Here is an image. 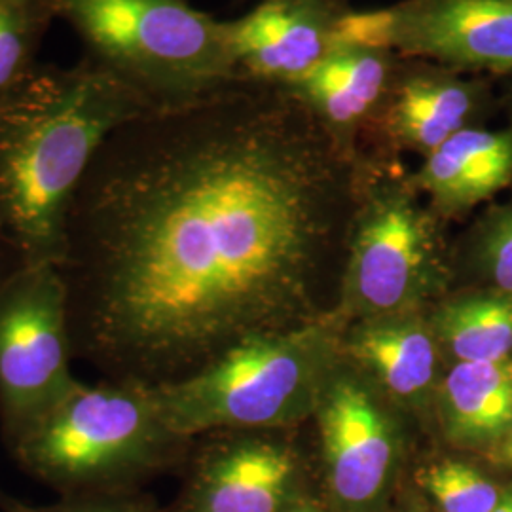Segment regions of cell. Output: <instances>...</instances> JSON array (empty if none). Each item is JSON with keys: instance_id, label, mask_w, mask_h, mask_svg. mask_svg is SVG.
Masks as SVG:
<instances>
[{"instance_id": "obj_1", "label": "cell", "mask_w": 512, "mask_h": 512, "mask_svg": "<svg viewBox=\"0 0 512 512\" xmlns=\"http://www.w3.org/2000/svg\"><path fill=\"white\" fill-rule=\"evenodd\" d=\"M359 167L289 86L249 76L116 129L74 192L57 266L74 359L154 387L323 319Z\"/></svg>"}, {"instance_id": "obj_2", "label": "cell", "mask_w": 512, "mask_h": 512, "mask_svg": "<svg viewBox=\"0 0 512 512\" xmlns=\"http://www.w3.org/2000/svg\"><path fill=\"white\" fill-rule=\"evenodd\" d=\"M150 109L93 57L29 71L0 95V239L19 264L59 266L67 213L95 154Z\"/></svg>"}, {"instance_id": "obj_3", "label": "cell", "mask_w": 512, "mask_h": 512, "mask_svg": "<svg viewBox=\"0 0 512 512\" xmlns=\"http://www.w3.org/2000/svg\"><path fill=\"white\" fill-rule=\"evenodd\" d=\"M338 323L245 338L177 382L154 385L167 429L186 440L222 431H264L315 414L340 370Z\"/></svg>"}, {"instance_id": "obj_4", "label": "cell", "mask_w": 512, "mask_h": 512, "mask_svg": "<svg viewBox=\"0 0 512 512\" xmlns=\"http://www.w3.org/2000/svg\"><path fill=\"white\" fill-rule=\"evenodd\" d=\"M190 440L165 425L150 385L76 384L8 446L19 465L67 494L118 492Z\"/></svg>"}, {"instance_id": "obj_5", "label": "cell", "mask_w": 512, "mask_h": 512, "mask_svg": "<svg viewBox=\"0 0 512 512\" xmlns=\"http://www.w3.org/2000/svg\"><path fill=\"white\" fill-rule=\"evenodd\" d=\"M92 57L145 95L175 107L239 80L226 23L186 0H54Z\"/></svg>"}, {"instance_id": "obj_6", "label": "cell", "mask_w": 512, "mask_h": 512, "mask_svg": "<svg viewBox=\"0 0 512 512\" xmlns=\"http://www.w3.org/2000/svg\"><path fill=\"white\" fill-rule=\"evenodd\" d=\"M336 323L421 311L448 281L440 217L412 177L359 167Z\"/></svg>"}, {"instance_id": "obj_7", "label": "cell", "mask_w": 512, "mask_h": 512, "mask_svg": "<svg viewBox=\"0 0 512 512\" xmlns=\"http://www.w3.org/2000/svg\"><path fill=\"white\" fill-rule=\"evenodd\" d=\"M67 287L54 264H19L0 281V429L10 442L78 378Z\"/></svg>"}, {"instance_id": "obj_8", "label": "cell", "mask_w": 512, "mask_h": 512, "mask_svg": "<svg viewBox=\"0 0 512 512\" xmlns=\"http://www.w3.org/2000/svg\"><path fill=\"white\" fill-rule=\"evenodd\" d=\"M330 492L349 512L370 509L385 494L399 461L401 437L382 395L359 372L338 370L315 410Z\"/></svg>"}, {"instance_id": "obj_9", "label": "cell", "mask_w": 512, "mask_h": 512, "mask_svg": "<svg viewBox=\"0 0 512 512\" xmlns=\"http://www.w3.org/2000/svg\"><path fill=\"white\" fill-rule=\"evenodd\" d=\"M393 48L454 71L512 74V0H406Z\"/></svg>"}, {"instance_id": "obj_10", "label": "cell", "mask_w": 512, "mask_h": 512, "mask_svg": "<svg viewBox=\"0 0 512 512\" xmlns=\"http://www.w3.org/2000/svg\"><path fill=\"white\" fill-rule=\"evenodd\" d=\"M253 433H211L217 439L198 461L186 512H283L291 507L298 480L291 448Z\"/></svg>"}, {"instance_id": "obj_11", "label": "cell", "mask_w": 512, "mask_h": 512, "mask_svg": "<svg viewBox=\"0 0 512 512\" xmlns=\"http://www.w3.org/2000/svg\"><path fill=\"white\" fill-rule=\"evenodd\" d=\"M338 12L329 0H266L226 23L228 42L243 76L293 86L329 52Z\"/></svg>"}, {"instance_id": "obj_12", "label": "cell", "mask_w": 512, "mask_h": 512, "mask_svg": "<svg viewBox=\"0 0 512 512\" xmlns=\"http://www.w3.org/2000/svg\"><path fill=\"white\" fill-rule=\"evenodd\" d=\"M342 351L385 399L425 408L439 387V342L423 311L359 321Z\"/></svg>"}, {"instance_id": "obj_13", "label": "cell", "mask_w": 512, "mask_h": 512, "mask_svg": "<svg viewBox=\"0 0 512 512\" xmlns=\"http://www.w3.org/2000/svg\"><path fill=\"white\" fill-rule=\"evenodd\" d=\"M412 183L442 217H458L512 183V126L458 131L425 162Z\"/></svg>"}, {"instance_id": "obj_14", "label": "cell", "mask_w": 512, "mask_h": 512, "mask_svg": "<svg viewBox=\"0 0 512 512\" xmlns=\"http://www.w3.org/2000/svg\"><path fill=\"white\" fill-rule=\"evenodd\" d=\"M488 90L484 82L454 73L406 74L387 99L385 135L397 147L429 156L461 129L475 126L490 105Z\"/></svg>"}, {"instance_id": "obj_15", "label": "cell", "mask_w": 512, "mask_h": 512, "mask_svg": "<svg viewBox=\"0 0 512 512\" xmlns=\"http://www.w3.org/2000/svg\"><path fill=\"white\" fill-rule=\"evenodd\" d=\"M389 80L387 52L334 48L289 88L336 137L351 145L353 131L378 107Z\"/></svg>"}, {"instance_id": "obj_16", "label": "cell", "mask_w": 512, "mask_h": 512, "mask_svg": "<svg viewBox=\"0 0 512 512\" xmlns=\"http://www.w3.org/2000/svg\"><path fill=\"white\" fill-rule=\"evenodd\" d=\"M433 403L446 440L458 448L494 450L512 425L511 365L454 363Z\"/></svg>"}, {"instance_id": "obj_17", "label": "cell", "mask_w": 512, "mask_h": 512, "mask_svg": "<svg viewBox=\"0 0 512 512\" xmlns=\"http://www.w3.org/2000/svg\"><path fill=\"white\" fill-rule=\"evenodd\" d=\"M429 321L440 351L454 363H511L512 294L490 289L454 296Z\"/></svg>"}, {"instance_id": "obj_18", "label": "cell", "mask_w": 512, "mask_h": 512, "mask_svg": "<svg viewBox=\"0 0 512 512\" xmlns=\"http://www.w3.org/2000/svg\"><path fill=\"white\" fill-rule=\"evenodd\" d=\"M421 488L442 512H494L501 494L471 463L440 459L420 473Z\"/></svg>"}, {"instance_id": "obj_19", "label": "cell", "mask_w": 512, "mask_h": 512, "mask_svg": "<svg viewBox=\"0 0 512 512\" xmlns=\"http://www.w3.org/2000/svg\"><path fill=\"white\" fill-rule=\"evenodd\" d=\"M35 29L29 0H0V95L29 73Z\"/></svg>"}, {"instance_id": "obj_20", "label": "cell", "mask_w": 512, "mask_h": 512, "mask_svg": "<svg viewBox=\"0 0 512 512\" xmlns=\"http://www.w3.org/2000/svg\"><path fill=\"white\" fill-rule=\"evenodd\" d=\"M475 260L490 289L512 294V200L495 207L478 224Z\"/></svg>"}, {"instance_id": "obj_21", "label": "cell", "mask_w": 512, "mask_h": 512, "mask_svg": "<svg viewBox=\"0 0 512 512\" xmlns=\"http://www.w3.org/2000/svg\"><path fill=\"white\" fill-rule=\"evenodd\" d=\"M395 14L393 8L372 12L338 14L330 27L329 50L355 48L387 52L393 48Z\"/></svg>"}, {"instance_id": "obj_22", "label": "cell", "mask_w": 512, "mask_h": 512, "mask_svg": "<svg viewBox=\"0 0 512 512\" xmlns=\"http://www.w3.org/2000/svg\"><path fill=\"white\" fill-rule=\"evenodd\" d=\"M16 512H150L145 505L128 499L120 492L76 494L44 509H18Z\"/></svg>"}, {"instance_id": "obj_23", "label": "cell", "mask_w": 512, "mask_h": 512, "mask_svg": "<svg viewBox=\"0 0 512 512\" xmlns=\"http://www.w3.org/2000/svg\"><path fill=\"white\" fill-rule=\"evenodd\" d=\"M494 458L505 465V467H511L512 469V425L509 427V431L505 433V437L499 440V444L494 448Z\"/></svg>"}, {"instance_id": "obj_24", "label": "cell", "mask_w": 512, "mask_h": 512, "mask_svg": "<svg viewBox=\"0 0 512 512\" xmlns=\"http://www.w3.org/2000/svg\"><path fill=\"white\" fill-rule=\"evenodd\" d=\"M19 266L16 255L10 251V247L0 239V281L8 274H12Z\"/></svg>"}, {"instance_id": "obj_25", "label": "cell", "mask_w": 512, "mask_h": 512, "mask_svg": "<svg viewBox=\"0 0 512 512\" xmlns=\"http://www.w3.org/2000/svg\"><path fill=\"white\" fill-rule=\"evenodd\" d=\"M494 512H512V486L507 492L501 494V499H499Z\"/></svg>"}, {"instance_id": "obj_26", "label": "cell", "mask_w": 512, "mask_h": 512, "mask_svg": "<svg viewBox=\"0 0 512 512\" xmlns=\"http://www.w3.org/2000/svg\"><path fill=\"white\" fill-rule=\"evenodd\" d=\"M283 512H315L311 507H289L287 511Z\"/></svg>"}, {"instance_id": "obj_27", "label": "cell", "mask_w": 512, "mask_h": 512, "mask_svg": "<svg viewBox=\"0 0 512 512\" xmlns=\"http://www.w3.org/2000/svg\"><path fill=\"white\" fill-rule=\"evenodd\" d=\"M2 499H4V497H2V492H0V503H2Z\"/></svg>"}, {"instance_id": "obj_28", "label": "cell", "mask_w": 512, "mask_h": 512, "mask_svg": "<svg viewBox=\"0 0 512 512\" xmlns=\"http://www.w3.org/2000/svg\"><path fill=\"white\" fill-rule=\"evenodd\" d=\"M509 365H511V370H512V359H511V363H509Z\"/></svg>"}, {"instance_id": "obj_29", "label": "cell", "mask_w": 512, "mask_h": 512, "mask_svg": "<svg viewBox=\"0 0 512 512\" xmlns=\"http://www.w3.org/2000/svg\"><path fill=\"white\" fill-rule=\"evenodd\" d=\"M511 101H512V93H511Z\"/></svg>"}]
</instances>
